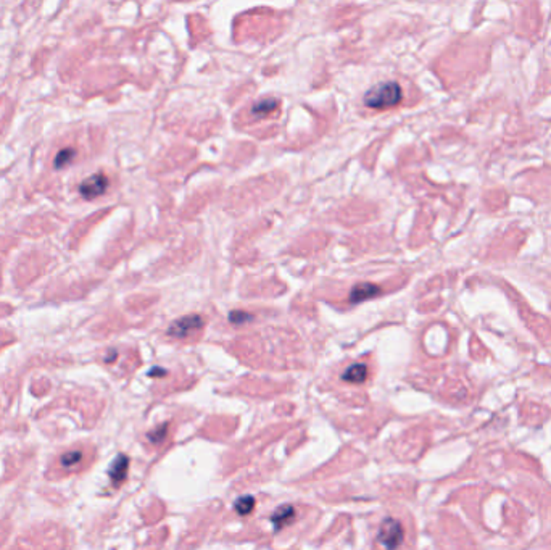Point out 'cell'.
I'll return each instance as SVG.
<instances>
[{
	"instance_id": "13",
	"label": "cell",
	"mask_w": 551,
	"mask_h": 550,
	"mask_svg": "<svg viewBox=\"0 0 551 550\" xmlns=\"http://www.w3.org/2000/svg\"><path fill=\"white\" fill-rule=\"evenodd\" d=\"M83 459V454H81V452H68V454H65L63 457H62V464L65 465V466H71V465H74V464H78V461Z\"/></svg>"
},
{
	"instance_id": "12",
	"label": "cell",
	"mask_w": 551,
	"mask_h": 550,
	"mask_svg": "<svg viewBox=\"0 0 551 550\" xmlns=\"http://www.w3.org/2000/svg\"><path fill=\"white\" fill-rule=\"evenodd\" d=\"M73 159H74V150L73 149L60 150L58 155H57V159H55V168H57V170H60V168H65Z\"/></svg>"
},
{
	"instance_id": "4",
	"label": "cell",
	"mask_w": 551,
	"mask_h": 550,
	"mask_svg": "<svg viewBox=\"0 0 551 550\" xmlns=\"http://www.w3.org/2000/svg\"><path fill=\"white\" fill-rule=\"evenodd\" d=\"M107 188H108V178L105 174L97 173V174H92V176H89L81 183L79 192L84 199L92 200L95 197H100L102 194H105Z\"/></svg>"
},
{
	"instance_id": "9",
	"label": "cell",
	"mask_w": 551,
	"mask_h": 550,
	"mask_svg": "<svg viewBox=\"0 0 551 550\" xmlns=\"http://www.w3.org/2000/svg\"><path fill=\"white\" fill-rule=\"evenodd\" d=\"M277 107V100L276 99H263V100H258L252 107V113L255 117H265L271 113L274 108Z\"/></svg>"
},
{
	"instance_id": "6",
	"label": "cell",
	"mask_w": 551,
	"mask_h": 550,
	"mask_svg": "<svg viewBox=\"0 0 551 550\" xmlns=\"http://www.w3.org/2000/svg\"><path fill=\"white\" fill-rule=\"evenodd\" d=\"M380 294V287L376 284H371V282H359L353 287V291L350 292V302L352 303H359L368 301V299H373Z\"/></svg>"
},
{
	"instance_id": "11",
	"label": "cell",
	"mask_w": 551,
	"mask_h": 550,
	"mask_svg": "<svg viewBox=\"0 0 551 550\" xmlns=\"http://www.w3.org/2000/svg\"><path fill=\"white\" fill-rule=\"evenodd\" d=\"M166 434H168V423L155 428L154 431H150L149 434H147V438H149L152 444H160V443H163V439L166 438Z\"/></svg>"
},
{
	"instance_id": "2",
	"label": "cell",
	"mask_w": 551,
	"mask_h": 550,
	"mask_svg": "<svg viewBox=\"0 0 551 550\" xmlns=\"http://www.w3.org/2000/svg\"><path fill=\"white\" fill-rule=\"evenodd\" d=\"M405 541L403 525L395 518H385L380 523L378 532V544L384 550H397Z\"/></svg>"
},
{
	"instance_id": "10",
	"label": "cell",
	"mask_w": 551,
	"mask_h": 550,
	"mask_svg": "<svg viewBox=\"0 0 551 550\" xmlns=\"http://www.w3.org/2000/svg\"><path fill=\"white\" fill-rule=\"evenodd\" d=\"M234 507H236V511L239 515H242V516L250 515L255 509V499L252 497V495H244V497L237 500Z\"/></svg>"
},
{
	"instance_id": "3",
	"label": "cell",
	"mask_w": 551,
	"mask_h": 550,
	"mask_svg": "<svg viewBox=\"0 0 551 550\" xmlns=\"http://www.w3.org/2000/svg\"><path fill=\"white\" fill-rule=\"evenodd\" d=\"M201 326H204V318L200 315H187V317L174 321L168 329V334L176 337V339H184V337H189L195 331H199Z\"/></svg>"
},
{
	"instance_id": "14",
	"label": "cell",
	"mask_w": 551,
	"mask_h": 550,
	"mask_svg": "<svg viewBox=\"0 0 551 550\" xmlns=\"http://www.w3.org/2000/svg\"><path fill=\"white\" fill-rule=\"evenodd\" d=\"M229 320H231L232 323L241 325V323H245V321L252 320V317H250L248 313H244V312H232L231 315H229Z\"/></svg>"
},
{
	"instance_id": "5",
	"label": "cell",
	"mask_w": 551,
	"mask_h": 550,
	"mask_svg": "<svg viewBox=\"0 0 551 550\" xmlns=\"http://www.w3.org/2000/svg\"><path fill=\"white\" fill-rule=\"evenodd\" d=\"M128 468H129V459L126 455H118L117 459H114V461L110 465V470H108V475L112 478L113 486H119V484L126 479Z\"/></svg>"
},
{
	"instance_id": "8",
	"label": "cell",
	"mask_w": 551,
	"mask_h": 550,
	"mask_svg": "<svg viewBox=\"0 0 551 550\" xmlns=\"http://www.w3.org/2000/svg\"><path fill=\"white\" fill-rule=\"evenodd\" d=\"M293 518H296V510H293L292 505H282V507L277 509L276 513L271 516V521L274 523V528L279 531L284 526L291 525Z\"/></svg>"
},
{
	"instance_id": "7",
	"label": "cell",
	"mask_w": 551,
	"mask_h": 550,
	"mask_svg": "<svg viewBox=\"0 0 551 550\" xmlns=\"http://www.w3.org/2000/svg\"><path fill=\"white\" fill-rule=\"evenodd\" d=\"M368 378V367L364 363H354L352 367H348L342 374V379L345 383L361 384Z\"/></svg>"
},
{
	"instance_id": "1",
	"label": "cell",
	"mask_w": 551,
	"mask_h": 550,
	"mask_svg": "<svg viewBox=\"0 0 551 550\" xmlns=\"http://www.w3.org/2000/svg\"><path fill=\"white\" fill-rule=\"evenodd\" d=\"M401 100V87L395 81H387V83H380L374 86L373 89L364 96V103L369 108H376V110H384V108H390L397 105Z\"/></svg>"
}]
</instances>
